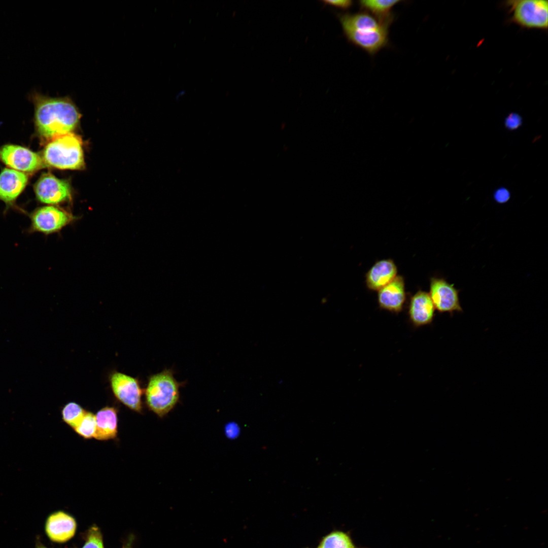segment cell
Returning <instances> with one entry per match:
<instances>
[{
	"label": "cell",
	"instance_id": "7a4b0ae2",
	"mask_svg": "<svg viewBox=\"0 0 548 548\" xmlns=\"http://www.w3.org/2000/svg\"><path fill=\"white\" fill-rule=\"evenodd\" d=\"M339 20L348 41L369 55L375 54L388 45L391 24L364 11L340 14Z\"/></svg>",
	"mask_w": 548,
	"mask_h": 548
},
{
	"label": "cell",
	"instance_id": "cb8c5ba5",
	"mask_svg": "<svg viewBox=\"0 0 548 548\" xmlns=\"http://www.w3.org/2000/svg\"><path fill=\"white\" fill-rule=\"evenodd\" d=\"M323 2L326 4L342 9H349L353 5V2L350 0H331L324 1Z\"/></svg>",
	"mask_w": 548,
	"mask_h": 548
},
{
	"label": "cell",
	"instance_id": "2e32d148",
	"mask_svg": "<svg viewBox=\"0 0 548 548\" xmlns=\"http://www.w3.org/2000/svg\"><path fill=\"white\" fill-rule=\"evenodd\" d=\"M96 431L94 438L107 440L115 438L118 432L117 409L114 407L106 406L95 415Z\"/></svg>",
	"mask_w": 548,
	"mask_h": 548
},
{
	"label": "cell",
	"instance_id": "e0dca14e",
	"mask_svg": "<svg viewBox=\"0 0 548 548\" xmlns=\"http://www.w3.org/2000/svg\"><path fill=\"white\" fill-rule=\"evenodd\" d=\"M400 2V0H363L359 1L358 4L364 11L381 21L391 24L394 16L392 9Z\"/></svg>",
	"mask_w": 548,
	"mask_h": 548
},
{
	"label": "cell",
	"instance_id": "5bb4252c",
	"mask_svg": "<svg viewBox=\"0 0 548 548\" xmlns=\"http://www.w3.org/2000/svg\"><path fill=\"white\" fill-rule=\"evenodd\" d=\"M435 307L428 293L418 291L410 298L408 315L416 327L431 323L435 316Z\"/></svg>",
	"mask_w": 548,
	"mask_h": 548
},
{
	"label": "cell",
	"instance_id": "7402d4cb",
	"mask_svg": "<svg viewBox=\"0 0 548 548\" xmlns=\"http://www.w3.org/2000/svg\"><path fill=\"white\" fill-rule=\"evenodd\" d=\"M522 123V118L519 114L511 113L505 118L504 124L507 129L515 130L518 129Z\"/></svg>",
	"mask_w": 548,
	"mask_h": 548
},
{
	"label": "cell",
	"instance_id": "52a82bcc",
	"mask_svg": "<svg viewBox=\"0 0 548 548\" xmlns=\"http://www.w3.org/2000/svg\"><path fill=\"white\" fill-rule=\"evenodd\" d=\"M37 199L41 202L55 206L70 201L72 197L69 182L48 173L43 174L34 186Z\"/></svg>",
	"mask_w": 548,
	"mask_h": 548
},
{
	"label": "cell",
	"instance_id": "7c38bea8",
	"mask_svg": "<svg viewBox=\"0 0 548 548\" xmlns=\"http://www.w3.org/2000/svg\"><path fill=\"white\" fill-rule=\"evenodd\" d=\"M28 177L25 173L5 168L0 174V200L7 209L16 208V200L25 188Z\"/></svg>",
	"mask_w": 548,
	"mask_h": 548
},
{
	"label": "cell",
	"instance_id": "44dd1931",
	"mask_svg": "<svg viewBox=\"0 0 548 548\" xmlns=\"http://www.w3.org/2000/svg\"><path fill=\"white\" fill-rule=\"evenodd\" d=\"M96 426L95 415L90 412H86L80 421L74 429L81 437L89 439L94 437Z\"/></svg>",
	"mask_w": 548,
	"mask_h": 548
},
{
	"label": "cell",
	"instance_id": "8992f818",
	"mask_svg": "<svg viewBox=\"0 0 548 548\" xmlns=\"http://www.w3.org/2000/svg\"><path fill=\"white\" fill-rule=\"evenodd\" d=\"M28 233L39 232L45 235L56 233L73 222L76 218L70 212L55 206L38 208L29 214Z\"/></svg>",
	"mask_w": 548,
	"mask_h": 548
},
{
	"label": "cell",
	"instance_id": "3957f363",
	"mask_svg": "<svg viewBox=\"0 0 548 548\" xmlns=\"http://www.w3.org/2000/svg\"><path fill=\"white\" fill-rule=\"evenodd\" d=\"M184 384L176 380L170 369L150 375L145 393L147 407L158 417H164L178 403L180 388Z\"/></svg>",
	"mask_w": 548,
	"mask_h": 548
},
{
	"label": "cell",
	"instance_id": "6da1fadb",
	"mask_svg": "<svg viewBox=\"0 0 548 548\" xmlns=\"http://www.w3.org/2000/svg\"><path fill=\"white\" fill-rule=\"evenodd\" d=\"M29 98L34 106L36 130L42 138L49 141L73 132L79 125L81 114L70 96L51 97L33 91Z\"/></svg>",
	"mask_w": 548,
	"mask_h": 548
},
{
	"label": "cell",
	"instance_id": "d4e9b609",
	"mask_svg": "<svg viewBox=\"0 0 548 548\" xmlns=\"http://www.w3.org/2000/svg\"><path fill=\"white\" fill-rule=\"evenodd\" d=\"M135 536L132 534H130L127 539L123 541L121 548H132Z\"/></svg>",
	"mask_w": 548,
	"mask_h": 548
},
{
	"label": "cell",
	"instance_id": "d6986e66",
	"mask_svg": "<svg viewBox=\"0 0 548 548\" xmlns=\"http://www.w3.org/2000/svg\"><path fill=\"white\" fill-rule=\"evenodd\" d=\"M80 535L84 540L81 548H105L102 533L95 524H92Z\"/></svg>",
	"mask_w": 548,
	"mask_h": 548
},
{
	"label": "cell",
	"instance_id": "ffe728a7",
	"mask_svg": "<svg viewBox=\"0 0 548 548\" xmlns=\"http://www.w3.org/2000/svg\"><path fill=\"white\" fill-rule=\"evenodd\" d=\"M86 411L79 404L70 402L65 404L61 411L63 421L74 428L80 421Z\"/></svg>",
	"mask_w": 548,
	"mask_h": 548
},
{
	"label": "cell",
	"instance_id": "9c48e42d",
	"mask_svg": "<svg viewBox=\"0 0 548 548\" xmlns=\"http://www.w3.org/2000/svg\"><path fill=\"white\" fill-rule=\"evenodd\" d=\"M110 382L115 396L121 402L132 410L142 412L143 391L137 379L115 371L111 374Z\"/></svg>",
	"mask_w": 548,
	"mask_h": 548
},
{
	"label": "cell",
	"instance_id": "30bf717a",
	"mask_svg": "<svg viewBox=\"0 0 548 548\" xmlns=\"http://www.w3.org/2000/svg\"><path fill=\"white\" fill-rule=\"evenodd\" d=\"M78 523L74 516L62 510L50 513L46 518L44 531L52 542L63 544L72 539L76 535Z\"/></svg>",
	"mask_w": 548,
	"mask_h": 548
},
{
	"label": "cell",
	"instance_id": "8fae6325",
	"mask_svg": "<svg viewBox=\"0 0 548 548\" xmlns=\"http://www.w3.org/2000/svg\"><path fill=\"white\" fill-rule=\"evenodd\" d=\"M459 290L453 284L443 278L432 277L430 279L429 295L435 310L440 313L462 312Z\"/></svg>",
	"mask_w": 548,
	"mask_h": 548
},
{
	"label": "cell",
	"instance_id": "5b68a950",
	"mask_svg": "<svg viewBox=\"0 0 548 548\" xmlns=\"http://www.w3.org/2000/svg\"><path fill=\"white\" fill-rule=\"evenodd\" d=\"M510 20L527 29L547 30L548 2L544 0H513L507 1Z\"/></svg>",
	"mask_w": 548,
	"mask_h": 548
},
{
	"label": "cell",
	"instance_id": "484cf974",
	"mask_svg": "<svg viewBox=\"0 0 548 548\" xmlns=\"http://www.w3.org/2000/svg\"><path fill=\"white\" fill-rule=\"evenodd\" d=\"M35 548H48V547H46L45 545H44L42 543V542L41 541V540H40V539L39 538H37V539H36V541ZM71 548H78V547H76V546H74V547H71Z\"/></svg>",
	"mask_w": 548,
	"mask_h": 548
},
{
	"label": "cell",
	"instance_id": "9a60e30c",
	"mask_svg": "<svg viewBox=\"0 0 548 548\" xmlns=\"http://www.w3.org/2000/svg\"><path fill=\"white\" fill-rule=\"evenodd\" d=\"M397 273V266L392 259L376 261L366 274V286L369 290L379 291L391 282Z\"/></svg>",
	"mask_w": 548,
	"mask_h": 548
},
{
	"label": "cell",
	"instance_id": "4fadbf2b",
	"mask_svg": "<svg viewBox=\"0 0 548 548\" xmlns=\"http://www.w3.org/2000/svg\"><path fill=\"white\" fill-rule=\"evenodd\" d=\"M405 298L404 281L401 276H397L378 291V300L380 307L393 313H398L402 311Z\"/></svg>",
	"mask_w": 548,
	"mask_h": 548
},
{
	"label": "cell",
	"instance_id": "ba28073f",
	"mask_svg": "<svg viewBox=\"0 0 548 548\" xmlns=\"http://www.w3.org/2000/svg\"><path fill=\"white\" fill-rule=\"evenodd\" d=\"M0 160L10 168L23 173L35 172L44 165L42 156L28 148L13 144L0 148Z\"/></svg>",
	"mask_w": 548,
	"mask_h": 548
},
{
	"label": "cell",
	"instance_id": "277c9868",
	"mask_svg": "<svg viewBox=\"0 0 548 548\" xmlns=\"http://www.w3.org/2000/svg\"><path fill=\"white\" fill-rule=\"evenodd\" d=\"M44 165L61 169L79 170L85 166L82 140L73 132L49 141L42 156Z\"/></svg>",
	"mask_w": 548,
	"mask_h": 548
},
{
	"label": "cell",
	"instance_id": "ac0fdd59",
	"mask_svg": "<svg viewBox=\"0 0 548 548\" xmlns=\"http://www.w3.org/2000/svg\"><path fill=\"white\" fill-rule=\"evenodd\" d=\"M317 548H356L350 536L342 531H334L324 537Z\"/></svg>",
	"mask_w": 548,
	"mask_h": 548
},
{
	"label": "cell",
	"instance_id": "603a6c76",
	"mask_svg": "<svg viewBox=\"0 0 548 548\" xmlns=\"http://www.w3.org/2000/svg\"><path fill=\"white\" fill-rule=\"evenodd\" d=\"M493 197L494 200L499 203H504L508 201L510 197L509 190L503 187L498 188L495 190Z\"/></svg>",
	"mask_w": 548,
	"mask_h": 548
}]
</instances>
